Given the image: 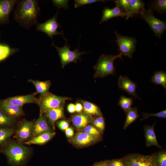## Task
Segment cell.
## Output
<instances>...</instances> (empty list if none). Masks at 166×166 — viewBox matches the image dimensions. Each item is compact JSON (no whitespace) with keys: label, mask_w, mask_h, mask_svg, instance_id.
Masks as SVG:
<instances>
[{"label":"cell","mask_w":166,"mask_h":166,"mask_svg":"<svg viewBox=\"0 0 166 166\" xmlns=\"http://www.w3.org/2000/svg\"><path fill=\"white\" fill-rule=\"evenodd\" d=\"M40 12L38 0H18L14 10V19L21 26L29 30L37 23Z\"/></svg>","instance_id":"cell-1"},{"label":"cell","mask_w":166,"mask_h":166,"mask_svg":"<svg viewBox=\"0 0 166 166\" xmlns=\"http://www.w3.org/2000/svg\"><path fill=\"white\" fill-rule=\"evenodd\" d=\"M0 153L6 156L11 166H24L32 154L33 150L31 147L10 139L0 149Z\"/></svg>","instance_id":"cell-2"},{"label":"cell","mask_w":166,"mask_h":166,"mask_svg":"<svg viewBox=\"0 0 166 166\" xmlns=\"http://www.w3.org/2000/svg\"><path fill=\"white\" fill-rule=\"evenodd\" d=\"M122 56L120 53L116 55H101L94 66V77H104L110 74L114 75L116 70L113 65L114 61L117 58H121Z\"/></svg>","instance_id":"cell-3"},{"label":"cell","mask_w":166,"mask_h":166,"mask_svg":"<svg viewBox=\"0 0 166 166\" xmlns=\"http://www.w3.org/2000/svg\"><path fill=\"white\" fill-rule=\"evenodd\" d=\"M67 40H65V45L62 47L57 46L53 42L51 44L55 47L58 53L62 68L71 62L77 63V60L80 59L82 55L87 53L85 51L80 52L79 47L73 51L71 50L69 44L67 45Z\"/></svg>","instance_id":"cell-4"},{"label":"cell","mask_w":166,"mask_h":166,"mask_svg":"<svg viewBox=\"0 0 166 166\" xmlns=\"http://www.w3.org/2000/svg\"><path fill=\"white\" fill-rule=\"evenodd\" d=\"M38 99L40 112L43 113L64 103L66 101L71 100V98L57 96L49 92L44 95L40 96Z\"/></svg>","instance_id":"cell-5"},{"label":"cell","mask_w":166,"mask_h":166,"mask_svg":"<svg viewBox=\"0 0 166 166\" xmlns=\"http://www.w3.org/2000/svg\"><path fill=\"white\" fill-rule=\"evenodd\" d=\"M150 9L145 10L140 14V17L148 24L156 36L160 38L166 29V23L158 19L153 15Z\"/></svg>","instance_id":"cell-6"},{"label":"cell","mask_w":166,"mask_h":166,"mask_svg":"<svg viewBox=\"0 0 166 166\" xmlns=\"http://www.w3.org/2000/svg\"><path fill=\"white\" fill-rule=\"evenodd\" d=\"M58 12L57 13L51 18L42 23H37L36 24V30L37 31L42 32L46 34L53 40V36L58 35L62 36L65 40L66 39L64 37L63 32H58L57 29L61 27V24L57 22Z\"/></svg>","instance_id":"cell-7"},{"label":"cell","mask_w":166,"mask_h":166,"mask_svg":"<svg viewBox=\"0 0 166 166\" xmlns=\"http://www.w3.org/2000/svg\"><path fill=\"white\" fill-rule=\"evenodd\" d=\"M34 121H28L24 119L18 121L14 135L16 140L24 144L32 138Z\"/></svg>","instance_id":"cell-8"},{"label":"cell","mask_w":166,"mask_h":166,"mask_svg":"<svg viewBox=\"0 0 166 166\" xmlns=\"http://www.w3.org/2000/svg\"><path fill=\"white\" fill-rule=\"evenodd\" d=\"M115 33L117 37V40L115 41L117 42L119 46L120 53L132 59L133 53L136 49L137 43L136 39L133 37L122 36L116 31Z\"/></svg>","instance_id":"cell-9"},{"label":"cell","mask_w":166,"mask_h":166,"mask_svg":"<svg viewBox=\"0 0 166 166\" xmlns=\"http://www.w3.org/2000/svg\"><path fill=\"white\" fill-rule=\"evenodd\" d=\"M129 166H157L155 155L145 156L134 154L125 158Z\"/></svg>","instance_id":"cell-10"},{"label":"cell","mask_w":166,"mask_h":166,"mask_svg":"<svg viewBox=\"0 0 166 166\" xmlns=\"http://www.w3.org/2000/svg\"><path fill=\"white\" fill-rule=\"evenodd\" d=\"M17 0H0V25L10 22V16Z\"/></svg>","instance_id":"cell-11"},{"label":"cell","mask_w":166,"mask_h":166,"mask_svg":"<svg viewBox=\"0 0 166 166\" xmlns=\"http://www.w3.org/2000/svg\"><path fill=\"white\" fill-rule=\"evenodd\" d=\"M52 132L46 118L43 113L40 112L38 118L33 123L32 138L44 133Z\"/></svg>","instance_id":"cell-12"},{"label":"cell","mask_w":166,"mask_h":166,"mask_svg":"<svg viewBox=\"0 0 166 166\" xmlns=\"http://www.w3.org/2000/svg\"><path fill=\"white\" fill-rule=\"evenodd\" d=\"M22 107L7 102L3 99H0V110L14 118H19L25 116Z\"/></svg>","instance_id":"cell-13"},{"label":"cell","mask_w":166,"mask_h":166,"mask_svg":"<svg viewBox=\"0 0 166 166\" xmlns=\"http://www.w3.org/2000/svg\"><path fill=\"white\" fill-rule=\"evenodd\" d=\"M37 94V93L35 92L26 95L9 97L3 100L7 102L19 106H23L25 104L30 103L38 105V99L36 97Z\"/></svg>","instance_id":"cell-14"},{"label":"cell","mask_w":166,"mask_h":166,"mask_svg":"<svg viewBox=\"0 0 166 166\" xmlns=\"http://www.w3.org/2000/svg\"><path fill=\"white\" fill-rule=\"evenodd\" d=\"M118 85L120 89L125 91L129 95L140 99L136 93L137 84L128 77L120 76L118 79Z\"/></svg>","instance_id":"cell-15"},{"label":"cell","mask_w":166,"mask_h":166,"mask_svg":"<svg viewBox=\"0 0 166 166\" xmlns=\"http://www.w3.org/2000/svg\"><path fill=\"white\" fill-rule=\"evenodd\" d=\"M64 103L43 113L45 117L48 119L49 124L53 129H54L55 124L56 121L64 117Z\"/></svg>","instance_id":"cell-16"},{"label":"cell","mask_w":166,"mask_h":166,"mask_svg":"<svg viewBox=\"0 0 166 166\" xmlns=\"http://www.w3.org/2000/svg\"><path fill=\"white\" fill-rule=\"evenodd\" d=\"M102 16L100 22V24L104 22H107L114 17H120L123 18L126 16L125 13L116 5L114 8L112 9L108 7H105L102 11Z\"/></svg>","instance_id":"cell-17"},{"label":"cell","mask_w":166,"mask_h":166,"mask_svg":"<svg viewBox=\"0 0 166 166\" xmlns=\"http://www.w3.org/2000/svg\"><path fill=\"white\" fill-rule=\"evenodd\" d=\"M97 140V138L82 132L77 133L73 137L72 141L76 145L83 146L92 144Z\"/></svg>","instance_id":"cell-18"},{"label":"cell","mask_w":166,"mask_h":166,"mask_svg":"<svg viewBox=\"0 0 166 166\" xmlns=\"http://www.w3.org/2000/svg\"><path fill=\"white\" fill-rule=\"evenodd\" d=\"M72 121L74 126L77 129L85 128L92 121L91 116L85 113L76 114L73 116Z\"/></svg>","instance_id":"cell-19"},{"label":"cell","mask_w":166,"mask_h":166,"mask_svg":"<svg viewBox=\"0 0 166 166\" xmlns=\"http://www.w3.org/2000/svg\"><path fill=\"white\" fill-rule=\"evenodd\" d=\"M144 2L140 0H131L129 10L127 14L126 19L130 17L140 15L145 10Z\"/></svg>","instance_id":"cell-20"},{"label":"cell","mask_w":166,"mask_h":166,"mask_svg":"<svg viewBox=\"0 0 166 166\" xmlns=\"http://www.w3.org/2000/svg\"><path fill=\"white\" fill-rule=\"evenodd\" d=\"M56 134L54 132H48L40 134L25 142V145H42L45 144L52 139Z\"/></svg>","instance_id":"cell-21"},{"label":"cell","mask_w":166,"mask_h":166,"mask_svg":"<svg viewBox=\"0 0 166 166\" xmlns=\"http://www.w3.org/2000/svg\"><path fill=\"white\" fill-rule=\"evenodd\" d=\"M154 127V124L152 126L145 125L144 126L146 145L148 147L155 146L159 148H161V146L158 144L157 140Z\"/></svg>","instance_id":"cell-22"},{"label":"cell","mask_w":166,"mask_h":166,"mask_svg":"<svg viewBox=\"0 0 166 166\" xmlns=\"http://www.w3.org/2000/svg\"><path fill=\"white\" fill-rule=\"evenodd\" d=\"M28 82L34 86L37 93L41 96L46 94L49 92V90L51 84V81L49 80L41 81L30 79L28 80Z\"/></svg>","instance_id":"cell-23"},{"label":"cell","mask_w":166,"mask_h":166,"mask_svg":"<svg viewBox=\"0 0 166 166\" xmlns=\"http://www.w3.org/2000/svg\"><path fill=\"white\" fill-rule=\"evenodd\" d=\"M18 121V118L11 117L0 110V128L15 127Z\"/></svg>","instance_id":"cell-24"},{"label":"cell","mask_w":166,"mask_h":166,"mask_svg":"<svg viewBox=\"0 0 166 166\" xmlns=\"http://www.w3.org/2000/svg\"><path fill=\"white\" fill-rule=\"evenodd\" d=\"M19 50L18 48L11 47L7 44L0 43V62L5 61Z\"/></svg>","instance_id":"cell-25"},{"label":"cell","mask_w":166,"mask_h":166,"mask_svg":"<svg viewBox=\"0 0 166 166\" xmlns=\"http://www.w3.org/2000/svg\"><path fill=\"white\" fill-rule=\"evenodd\" d=\"M84 113L91 116L96 115L102 116V113L99 108L94 104L84 100L81 101Z\"/></svg>","instance_id":"cell-26"},{"label":"cell","mask_w":166,"mask_h":166,"mask_svg":"<svg viewBox=\"0 0 166 166\" xmlns=\"http://www.w3.org/2000/svg\"><path fill=\"white\" fill-rule=\"evenodd\" d=\"M15 127L0 128V149L10 139L15 133Z\"/></svg>","instance_id":"cell-27"},{"label":"cell","mask_w":166,"mask_h":166,"mask_svg":"<svg viewBox=\"0 0 166 166\" xmlns=\"http://www.w3.org/2000/svg\"><path fill=\"white\" fill-rule=\"evenodd\" d=\"M151 81L156 85H161L166 89V73L164 71H156L152 77Z\"/></svg>","instance_id":"cell-28"},{"label":"cell","mask_w":166,"mask_h":166,"mask_svg":"<svg viewBox=\"0 0 166 166\" xmlns=\"http://www.w3.org/2000/svg\"><path fill=\"white\" fill-rule=\"evenodd\" d=\"M137 109L138 108L135 107L131 108L126 113V118L123 127L124 129L139 117Z\"/></svg>","instance_id":"cell-29"},{"label":"cell","mask_w":166,"mask_h":166,"mask_svg":"<svg viewBox=\"0 0 166 166\" xmlns=\"http://www.w3.org/2000/svg\"><path fill=\"white\" fill-rule=\"evenodd\" d=\"M133 99L131 97H127L122 95L119 100L118 105L126 113L131 108Z\"/></svg>","instance_id":"cell-30"},{"label":"cell","mask_w":166,"mask_h":166,"mask_svg":"<svg viewBox=\"0 0 166 166\" xmlns=\"http://www.w3.org/2000/svg\"><path fill=\"white\" fill-rule=\"evenodd\" d=\"M151 6L154 11H157L160 14L165 13L166 11V0L153 1Z\"/></svg>","instance_id":"cell-31"},{"label":"cell","mask_w":166,"mask_h":166,"mask_svg":"<svg viewBox=\"0 0 166 166\" xmlns=\"http://www.w3.org/2000/svg\"><path fill=\"white\" fill-rule=\"evenodd\" d=\"M115 5L118 6L126 14H128L129 8L131 0H117L113 1Z\"/></svg>","instance_id":"cell-32"},{"label":"cell","mask_w":166,"mask_h":166,"mask_svg":"<svg viewBox=\"0 0 166 166\" xmlns=\"http://www.w3.org/2000/svg\"><path fill=\"white\" fill-rule=\"evenodd\" d=\"M83 131L87 134L94 136L97 138L101 135L100 131L94 126L87 125L83 128Z\"/></svg>","instance_id":"cell-33"},{"label":"cell","mask_w":166,"mask_h":166,"mask_svg":"<svg viewBox=\"0 0 166 166\" xmlns=\"http://www.w3.org/2000/svg\"><path fill=\"white\" fill-rule=\"evenodd\" d=\"M157 166H166V152L162 151L156 154Z\"/></svg>","instance_id":"cell-34"},{"label":"cell","mask_w":166,"mask_h":166,"mask_svg":"<svg viewBox=\"0 0 166 166\" xmlns=\"http://www.w3.org/2000/svg\"><path fill=\"white\" fill-rule=\"evenodd\" d=\"M108 166H129L125 158L106 161Z\"/></svg>","instance_id":"cell-35"},{"label":"cell","mask_w":166,"mask_h":166,"mask_svg":"<svg viewBox=\"0 0 166 166\" xmlns=\"http://www.w3.org/2000/svg\"><path fill=\"white\" fill-rule=\"evenodd\" d=\"M142 115V118L140 119V121L146 119L151 117H156L160 118H166V110H164L158 113H143Z\"/></svg>","instance_id":"cell-36"},{"label":"cell","mask_w":166,"mask_h":166,"mask_svg":"<svg viewBox=\"0 0 166 166\" xmlns=\"http://www.w3.org/2000/svg\"><path fill=\"white\" fill-rule=\"evenodd\" d=\"M108 1L101 0H74V6L75 8L78 7L80 6L91 4L93 3L101 2H105Z\"/></svg>","instance_id":"cell-37"},{"label":"cell","mask_w":166,"mask_h":166,"mask_svg":"<svg viewBox=\"0 0 166 166\" xmlns=\"http://www.w3.org/2000/svg\"><path fill=\"white\" fill-rule=\"evenodd\" d=\"M94 125L102 132L105 128V121L102 116H98L93 121Z\"/></svg>","instance_id":"cell-38"},{"label":"cell","mask_w":166,"mask_h":166,"mask_svg":"<svg viewBox=\"0 0 166 166\" xmlns=\"http://www.w3.org/2000/svg\"><path fill=\"white\" fill-rule=\"evenodd\" d=\"M53 5L58 9L63 8L67 9L69 8V0H52Z\"/></svg>","instance_id":"cell-39"},{"label":"cell","mask_w":166,"mask_h":166,"mask_svg":"<svg viewBox=\"0 0 166 166\" xmlns=\"http://www.w3.org/2000/svg\"><path fill=\"white\" fill-rule=\"evenodd\" d=\"M57 124L58 128L62 130L65 131L69 127V122L65 120H61L57 121Z\"/></svg>","instance_id":"cell-40"},{"label":"cell","mask_w":166,"mask_h":166,"mask_svg":"<svg viewBox=\"0 0 166 166\" xmlns=\"http://www.w3.org/2000/svg\"><path fill=\"white\" fill-rule=\"evenodd\" d=\"M65 132L66 136L68 138L72 137L74 135V130L72 127H69L65 130Z\"/></svg>","instance_id":"cell-41"},{"label":"cell","mask_w":166,"mask_h":166,"mask_svg":"<svg viewBox=\"0 0 166 166\" xmlns=\"http://www.w3.org/2000/svg\"><path fill=\"white\" fill-rule=\"evenodd\" d=\"M67 110L69 113H73L75 112L76 111L75 105L73 103L69 104L67 107Z\"/></svg>","instance_id":"cell-42"},{"label":"cell","mask_w":166,"mask_h":166,"mask_svg":"<svg viewBox=\"0 0 166 166\" xmlns=\"http://www.w3.org/2000/svg\"><path fill=\"white\" fill-rule=\"evenodd\" d=\"M76 111L78 113H81L83 109V105L79 103H77L75 105Z\"/></svg>","instance_id":"cell-43"},{"label":"cell","mask_w":166,"mask_h":166,"mask_svg":"<svg viewBox=\"0 0 166 166\" xmlns=\"http://www.w3.org/2000/svg\"><path fill=\"white\" fill-rule=\"evenodd\" d=\"M93 166H108V165L106 161H103L96 163Z\"/></svg>","instance_id":"cell-44"},{"label":"cell","mask_w":166,"mask_h":166,"mask_svg":"<svg viewBox=\"0 0 166 166\" xmlns=\"http://www.w3.org/2000/svg\"></svg>","instance_id":"cell-45"}]
</instances>
